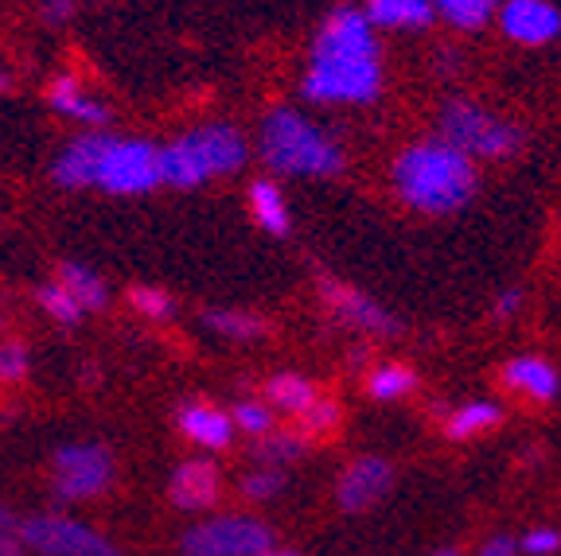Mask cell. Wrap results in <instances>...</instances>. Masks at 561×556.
<instances>
[{
	"instance_id": "obj_2",
	"label": "cell",
	"mask_w": 561,
	"mask_h": 556,
	"mask_svg": "<svg viewBox=\"0 0 561 556\" xmlns=\"http://www.w3.org/2000/svg\"><path fill=\"white\" fill-rule=\"evenodd\" d=\"M51 179L62 192L149 195L164 187L160 183V144L90 129L59 148V157L51 164Z\"/></svg>"
},
{
	"instance_id": "obj_3",
	"label": "cell",
	"mask_w": 561,
	"mask_h": 556,
	"mask_svg": "<svg viewBox=\"0 0 561 556\" xmlns=\"http://www.w3.org/2000/svg\"><path fill=\"white\" fill-rule=\"evenodd\" d=\"M394 192L413 215H456L480 192L476 160L440 137L405 144L394 160Z\"/></svg>"
},
{
	"instance_id": "obj_27",
	"label": "cell",
	"mask_w": 561,
	"mask_h": 556,
	"mask_svg": "<svg viewBox=\"0 0 561 556\" xmlns=\"http://www.w3.org/2000/svg\"><path fill=\"white\" fill-rule=\"evenodd\" d=\"M297 420H300V436H305V440H320V436H332L335 428L343 425V409H340V401L316 397Z\"/></svg>"
},
{
	"instance_id": "obj_7",
	"label": "cell",
	"mask_w": 561,
	"mask_h": 556,
	"mask_svg": "<svg viewBox=\"0 0 561 556\" xmlns=\"http://www.w3.org/2000/svg\"><path fill=\"white\" fill-rule=\"evenodd\" d=\"M16 537L24 548L39 556H122L110 537H102L98 530H90L79 518L67 513H32L20 518Z\"/></svg>"
},
{
	"instance_id": "obj_11",
	"label": "cell",
	"mask_w": 561,
	"mask_h": 556,
	"mask_svg": "<svg viewBox=\"0 0 561 556\" xmlns=\"http://www.w3.org/2000/svg\"><path fill=\"white\" fill-rule=\"evenodd\" d=\"M495 20L511 44L523 47H546L561 35V9L553 0H500Z\"/></svg>"
},
{
	"instance_id": "obj_40",
	"label": "cell",
	"mask_w": 561,
	"mask_h": 556,
	"mask_svg": "<svg viewBox=\"0 0 561 556\" xmlns=\"http://www.w3.org/2000/svg\"><path fill=\"white\" fill-rule=\"evenodd\" d=\"M262 556H297V553H277V548H270V553H262Z\"/></svg>"
},
{
	"instance_id": "obj_38",
	"label": "cell",
	"mask_w": 561,
	"mask_h": 556,
	"mask_svg": "<svg viewBox=\"0 0 561 556\" xmlns=\"http://www.w3.org/2000/svg\"><path fill=\"white\" fill-rule=\"evenodd\" d=\"M4 90H12V74L4 67H0V94H4Z\"/></svg>"
},
{
	"instance_id": "obj_16",
	"label": "cell",
	"mask_w": 561,
	"mask_h": 556,
	"mask_svg": "<svg viewBox=\"0 0 561 556\" xmlns=\"http://www.w3.org/2000/svg\"><path fill=\"white\" fill-rule=\"evenodd\" d=\"M503 385L515 393H523V397L530 401H553L558 397V370H553V362H546V358L538 355H523V358H511L507 366H503Z\"/></svg>"
},
{
	"instance_id": "obj_31",
	"label": "cell",
	"mask_w": 561,
	"mask_h": 556,
	"mask_svg": "<svg viewBox=\"0 0 561 556\" xmlns=\"http://www.w3.org/2000/svg\"><path fill=\"white\" fill-rule=\"evenodd\" d=\"M27 374V347L24 343H0V390L16 385Z\"/></svg>"
},
{
	"instance_id": "obj_20",
	"label": "cell",
	"mask_w": 561,
	"mask_h": 556,
	"mask_svg": "<svg viewBox=\"0 0 561 556\" xmlns=\"http://www.w3.org/2000/svg\"><path fill=\"white\" fill-rule=\"evenodd\" d=\"M316 397H320V390H316L305 374H293V370L273 374L270 382H265V405L285 413V417H300Z\"/></svg>"
},
{
	"instance_id": "obj_26",
	"label": "cell",
	"mask_w": 561,
	"mask_h": 556,
	"mask_svg": "<svg viewBox=\"0 0 561 556\" xmlns=\"http://www.w3.org/2000/svg\"><path fill=\"white\" fill-rule=\"evenodd\" d=\"M35 304L44 308L47 320L62 323V327H75V323H82V308L70 300V292L59 285V280H47V285L35 288Z\"/></svg>"
},
{
	"instance_id": "obj_14",
	"label": "cell",
	"mask_w": 561,
	"mask_h": 556,
	"mask_svg": "<svg viewBox=\"0 0 561 556\" xmlns=\"http://www.w3.org/2000/svg\"><path fill=\"white\" fill-rule=\"evenodd\" d=\"M47 105H51L59 117L87 125V129H105V125L114 121V109L98 94H90L75 74H55L51 86H47Z\"/></svg>"
},
{
	"instance_id": "obj_17",
	"label": "cell",
	"mask_w": 561,
	"mask_h": 556,
	"mask_svg": "<svg viewBox=\"0 0 561 556\" xmlns=\"http://www.w3.org/2000/svg\"><path fill=\"white\" fill-rule=\"evenodd\" d=\"M363 16L370 27H386V32H425L433 27L437 12L430 0H367Z\"/></svg>"
},
{
	"instance_id": "obj_33",
	"label": "cell",
	"mask_w": 561,
	"mask_h": 556,
	"mask_svg": "<svg viewBox=\"0 0 561 556\" xmlns=\"http://www.w3.org/2000/svg\"><path fill=\"white\" fill-rule=\"evenodd\" d=\"M558 545H561V533L558 530H530L523 537V548L530 556H550V553H558Z\"/></svg>"
},
{
	"instance_id": "obj_30",
	"label": "cell",
	"mask_w": 561,
	"mask_h": 556,
	"mask_svg": "<svg viewBox=\"0 0 561 556\" xmlns=\"http://www.w3.org/2000/svg\"><path fill=\"white\" fill-rule=\"evenodd\" d=\"M280 487H285V471L277 467H257L242 478V495L250 502H270V498L280 495Z\"/></svg>"
},
{
	"instance_id": "obj_25",
	"label": "cell",
	"mask_w": 561,
	"mask_h": 556,
	"mask_svg": "<svg viewBox=\"0 0 561 556\" xmlns=\"http://www.w3.org/2000/svg\"><path fill=\"white\" fill-rule=\"evenodd\" d=\"M430 4L437 16H445L460 32H480L500 9V0H430Z\"/></svg>"
},
{
	"instance_id": "obj_24",
	"label": "cell",
	"mask_w": 561,
	"mask_h": 556,
	"mask_svg": "<svg viewBox=\"0 0 561 556\" xmlns=\"http://www.w3.org/2000/svg\"><path fill=\"white\" fill-rule=\"evenodd\" d=\"M417 390V374L402 362H378L367 374V393L375 401H402L405 393Z\"/></svg>"
},
{
	"instance_id": "obj_23",
	"label": "cell",
	"mask_w": 561,
	"mask_h": 556,
	"mask_svg": "<svg viewBox=\"0 0 561 556\" xmlns=\"http://www.w3.org/2000/svg\"><path fill=\"white\" fill-rule=\"evenodd\" d=\"M308 440L300 432H265L254 440V448H250V455H254L257 467H285V463H297L300 455H305Z\"/></svg>"
},
{
	"instance_id": "obj_22",
	"label": "cell",
	"mask_w": 561,
	"mask_h": 556,
	"mask_svg": "<svg viewBox=\"0 0 561 556\" xmlns=\"http://www.w3.org/2000/svg\"><path fill=\"white\" fill-rule=\"evenodd\" d=\"M500 420H503V409L495 401H468V405H460V409L448 417L445 432L453 436V440H472V436L491 432Z\"/></svg>"
},
{
	"instance_id": "obj_15",
	"label": "cell",
	"mask_w": 561,
	"mask_h": 556,
	"mask_svg": "<svg viewBox=\"0 0 561 556\" xmlns=\"http://www.w3.org/2000/svg\"><path fill=\"white\" fill-rule=\"evenodd\" d=\"M175 428L184 440H192L203 452H222L234 440V425H230V413L215 409L207 401H187L175 413Z\"/></svg>"
},
{
	"instance_id": "obj_37",
	"label": "cell",
	"mask_w": 561,
	"mask_h": 556,
	"mask_svg": "<svg viewBox=\"0 0 561 556\" xmlns=\"http://www.w3.org/2000/svg\"><path fill=\"white\" fill-rule=\"evenodd\" d=\"M16 522H20L16 513H12V510H9V506L0 502V530H16Z\"/></svg>"
},
{
	"instance_id": "obj_29",
	"label": "cell",
	"mask_w": 561,
	"mask_h": 556,
	"mask_svg": "<svg viewBox=\"0 0 561 556\" xmlns=\"http://www.w3.org/2000/svg\"><path fill=\"white\" fill-rule=\"evenodd\" d=\"M230 425H234V432H245L257 440V436L273 432V409L265 401H238L230 409Z\"/></svg>"
},
{
	"instance_id": "obj_12",
	"label": "cell",
	"mask_w": 561,
	"mask_h": 556,
	"mask_svg": "<svg viewBox=\"0 0 561 556\" xmlns=\"http://www.w3.org/2000/svg\"><path fill=\"white\" fill-rule=\"evenodd\" d=\"M390 483H394V467L378 455H363L343 467L340 483H335V502L343 513H363L390 495Z\"/></svg>"
},
{
	"instance_id": "obj_18",
	"label": "cell",
	"mask_w": 561,
	"mask_h": 556,
	"mask_svg": "<svg viewBox=\"0 0 561 556\" xmlns=\"http://www.w3.org/2000/svg\"><path fill=\"white\" fill-rule=\"evenodd\" d=\"M250 218H254V227L265 230L270 238H285L293 230L289 199H285V192H280L273 179L250 183Z\"/></svg>"
},
{
	"instance_id": "obj_8",
	"label": "cell",
	"mask_w": 561,
	"mask_h": 556,
	"mask_svg": "<svg viewBox=\"0 0 561 556\" xmlns=\"http://www.w3.org/2000/svg\"><path fill=\"white\" fill-rule=\"evenodd\" d=\"M114 487V455L105 443H67L51 460V490L59 502H90Z\"/></svg>"
},
{
	"instance_id": "obj_13",
	"label": "cell",
	"mask_w": 561,
	"mask_h": 556,
	"mask_svg": "<svg viewBox=\"0 0 561 556\" xmlns=\"http://www.w3.org/2000/svg\"><path fill=\"white\" fill-rule=\"evenodd\" d=\"M219 490H222L219 467H215V460H203V455L184 460L172 471V478H168V498L180 510H210V506L219 502Z\"/></svg>"
},
{
	"instance_id": "obj_36",
	"label": "cell",
	"mask_w": 561,
	"mask_h": 556,
	"mask_svg": "<svg viewBox=\"0 0 561 556\" xmlns=\"http://www.w3.org/2000/svg\"><path fill=\"white\" fill-rule=\"evenodd\" d=\"M0 556H24V545H20L16 530H0Z\"/></svg>"
},
{
	"instance_id": "obj_21",
	"label": "cell",
	"mask_w": 561,
	"mask_h": 556,
	"mask_svg": "<svg viewBox=\"0 0 561 556\" xmlns=\"http://www.w3.org/2000/svg\"><path fill=\"white\" fill-rule=\"evenodd\" d=\"M207 331H215L219 339H230V343H257L270 335V323L254 312H242V308H210L203 315Z\"/></svg>"
},
{
	"instance_id": "obj_1",
	"label": "cell",
	"mask_w": 561,
	"mask_h": 556,
	"mask_svg": "<svg viewBox=\"0 0 561 556\" xmlns=\"http://www.w3.org/2000/svg\"><path fill=\"white\" fill-rule=\"evenodd\" d=\"M300 94L316 105H370L382 94L378 35L363 9H335L308 51Z\"/></svg>"
},
{
	"instance_id": "obj_35",
	"label": "cell",
	"mask_w": 561,
	"mask_h": 556,
	"mask_svg": "<svg viewBox=\"0 0 561 556\" xmlns=\"http://www.w3.org/2000/svg\"><path fill=\"white\" fill-rule=\"evenodd\" d=\"M480 556H515V541H511V537H491L488 545H483Z\"/></svg>"
},
{
	"instance_id": "obj_19",
	"label": "cell",
	"mask_w": 561,
	"mask_h": 556,
	"mask_svg": "<svg viewBox=\"0 0 561 556\" xmlns=\"http://www.w3.org/2000/svg\"><path fill=\"white\" fill-rule=\"evenodd\" d=\"M59 280L62 288L70 292V300L82 308V315L90 312H102V308H110V285H105V277H98L90 265L82 262H62L59 265Z\"/></svg>"
},
{
	"instance_id": "obj_10",
	"label": "cell",
	"mask_w": 561,
	"mask_h": 556,
	"mask_svg": "<svg viewBox=\"0 0 561 556\" xmlns=\"http://www.w3.org/2000/svg\"><path fill=\"white\" fill-rule=\"evenodd\" d=\"M316 292H320V300H324V308L335 315V320L343 323V327L359 331V335H375V339H394L398 331H402V323L394 320V315L386 312L378 300H370L367 292H359V288L343 285V280L328 277V273H320L316 277Z\"/></svg>"
},
{
	"instance_id": "obj_5",
	"label": "cell",
	"mask_w": 561,
	"mask_h": 556,
	"mask_svg": "<svg viewBox=\"0 0 561 556\" xmlns=\"http://www.w3.org/2000/svg\"><path fill=\"white\" fill-rule=\"evenodd\" d=\"M250 160V140L238 125L207 121L160 144V183L175 192H195L219 175H238Z\"/></svg>"
},
{
	"instance_id": "obj_4",
	"label": "cell",
	"mask_w": 561,
	"mask_h": 556,
	"mask_svg": "<svg viewBox=\"0 0 561 556\" xmlns=\"http://www.w3.org/2000/svg\"><path fill=\"white\" fill-rule=\"evenodd\" d=\"M257 157L273 175H289V179H332L347 164L340 140L293 105H277L262 117Z\"/></svg>"
},
{
	"instance_id": "obj_28",
	"label": "cell",
	"mask_w": 561,
	"mask_h": 556,
	"mask_svg": "<svg viewBox=\"0 0 561 556\" xmlns=\"http://www.w3.org/2000/svg\"><path fill=\"white\" fill-rule=\"evenodd\" d=\"M129 308L145 320H172L175 315V300L157 285H133L129 288Z\"/></svg>"
},
{
	"instance_id": "obj_39",
	"label": "cell",
	"mask_w": 561,
	"mask_h": 556,
	"mask_svg": "<svg viewBox=\"0 0 561 556\" xmlns=\"http://www.w3.org/2000/svg\"><path fill=\"white\" fill-rule=\"evenodd\" d=\"M433 556H460V553H456V548H437Z\"/></svg>"
},
{
	"instance_id": "obj_34",
	"label": "cell",
	"mask_w": 561,
	"mask_h": 556,
	"mask_svg": "<svg viewBox=\"0 0 561 556\" xmlns=\"http://www.w3.org/2000/svg\"><path fill=\"white\" fill-rule=\"evenodd\" d=\"M518 308H523V288H507L495 296V320H511Z\"/></svg>"
},
{
	"instance_id": "obj_9",
	"label": "cell",
	"mask_w": 561,
	"mask_h": 556,
	"mask_svg": "<svg viewBox=\"0 0 561 556\" xmlns=\"http://www.w3.org/2000/svg\"><path fill=\"white\" fill-rule=\"evenodd\" d=\"M273 548V530L250 513L207 518L184 533V556H262Z\"/></svg>"
},
{
	"instance_id": "obj_6",
	"label": "cell",
	"mask_w": 561,
	"mask_h": 556,
	"mask_svg": "<svg viewBox=\"0 0 561 556\" xmlns=\"http://www.w3.org/2000/svg\"><path fill=\"white\" fill-rule=\"evenodd\" d=\"M437 137L456 152H465L468 160H495V164L515 160L526 148V132L515 121L491 114L488 105L468 102V97H453L440 105Z\"/></svg>"
},
{
	"instance_id": "obj_32",
	"label": "cell",
	"mask_w": 561,
	"mask_h": 556,
	"mask_svg": "<svg viewBox=\"0 0 561 556\" xmlns=\"http://www.w3.org/2000/svg\"><path fill=\"white\" fill-rule=\"evenodd\" d=\"M75 12H79V0H44L39 4V16H44L47 27H62L75 20Z\"/></svg>"
}]
</instances>
